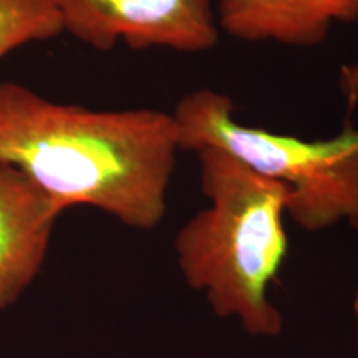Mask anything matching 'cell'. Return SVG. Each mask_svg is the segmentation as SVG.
<instances>
[{
	"label": "cell",
	"mask_w": 358,
	"mask_h": 358,
	"mask_svg": "<svg viewBox=\"0 0 358 358\" xmlns=\"http://www.w3.org/2000/svg\"><path fill=\"white\" fill-rule=\"evenodd\" d=\"M62 213L25 174L0 163V310L37 277Z\"/></svg>",
	"instance_id": "obj_5"
},
{
	"label": "cell",
	"mask_w": 358,
	"mask_h": 358,
	"mask_svg": "<svg viewBox=\"0 0 358 358\" xmlns=\"http://www.w3.org/2000/svg\"><path fill=\"white\" fill-rule=\"evenodd\" d=\"M338 88L345 98L348 111L358 110V62L343 64L338 70Z\"/></svg>",
	"instance_id": "obj_8"
},
{
	"label": "cell",
	"mask_w": 358,
	"mask_h": 358,
	"mask_svg": "<svg viewBox=\"0 0 358 358\" xmlns=\"http://www.w3.org/2000/svg\"><path fill=\"white\" fill-rule=\"evenodd\" d=\"M64 34L93 50L208 52L219 43L214 0H57Z\"/></svg>",
	"instance_id": "obj_4"
},
{
	"label": "cell",
	"mask_w": 358,
	"mask_h": 358,
	"mask_svg": "<svg viewBox=\"0 0 358 358\" xmlns=\"http://www.w3.org/2000/svg\"><path fill=\"white\" fill-rule=\"evenodd\" d=\"M219 32L243 42L313 48L335 24L358 22V0H214Z\"/></svg>",
	"instance_id": "obj_6"
},
{
	"label": "cell",
	"mask_w": 358,
	"mask_h": 358,
	"mask_svg": "<svg viewBox=\"0 0 358 358\" xmlns=\"http://www.w3.org/2000/svg\"><path fill=\"white\" fill-rule=\"evenodd\" d=\"M196 156L209 204L174 239L179 271L219 317H236L252 335L280 334L268 289L287 257L289 189L217 148Z\"/></svg>",
	"instance_id": "obj_2"
},
{
	"label": "cell",
	"mask_w": 358,
	"mask_h": 358,
	"mask_svg": "<svg viewBox=\"0 0 358 358\" xmlns=\"http://www.w3.org/2000/svg\"><path fill=\"white\" fill-rule=\"evenodd\" d=\"M179 151L173 113L98 111L0 85V163L64 211L90 206L133 229H153L166 214Z\"/></svg>",
	"instance_id": "obj_1"
},
{
	"label": "cell",
	"mask_w": 358,
	"mask_h": 358,
	"mask_svg": "<svg viewBox=\"0 0 358 358\" xmlns=\"http://www.w3.org/2000/svg\"><path fill=\"white\" fill-rule=\"evenodd\" d=\"M353 312H355V319H357V325H358V292L353 299Z\"/></svg>",
	"instance_id": "obj_9"
},
{
	"label": "cell",
	"mask_w": 358,
	"mask_h": 358,
	"mask_svg": "<svg viewBox=\"0 0 358 358\" xmlns=\"http://www.w3.org/2000/svg\"><path fill=\"white\" fill-rule=\"evenodd\" d=\"M64 34L57 0H0V58Z\"/></svg>",
	"instance_id": "obj_7"
},
{
	"label": "cell",
	"mask_w": 358,
	"mask_h": 358,
	"mask_svg": "<svg viewBox=\"0 0 358 358\" xmlns=\"http://www.w3.org/2000/svg\"><path fill=\"white\" fill-rule=\"evenodd\" d=\"M181 151L217 148L289 189L287 216L306 231L345 222L358 231V128L302 140L241 123L226 93L199 88L173 111Z\"/></svg>",
	"instance_id": "obj_3"
}]
</instances>
